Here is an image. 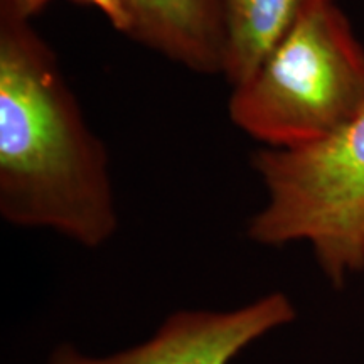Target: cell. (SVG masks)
Returning a JSON list of instances; mask_svg holds the SVG:
<instances>
[{"mask_svg":"<svg viewBox=\"0 0 364 364\" xmlns=\"http://www.w3.org/2000/svg\"><path fill=\"white\" fill-rule=\"evenodd\" d=\"M364 105V48L336 0L312 4L243 83L231 122L270 149L329 135Z\"/></svg>","mask_w":364,"mask_h":364,"instance_id":"2","label":"cell"},{"mask_svg":"<svg viewBox=\"0 0 364 364\" xmlns=\"http://www.w3.org/2000/svg\"><path fill=\"white\" fill-rule=\"evenodd\" d=\"M75 2L88 4V6L95 7L107 17L112 27L118 33L132 36L134 31V21H132L130 11L127 7L125 0H75Z\"/></svg>","mask_w":364,"mask_h":364,"instance_id":"7","label":"cell"},{"mask_svg":"<svg viewBox=\"0 0 364 364\" xmlns=\"http://www.w3.org/2000/svg\"><path fill=\"white\" fill-rule=\"evenodd\" d=\"M132 39L198 73H221L225 54L218 0H125Z\"/></svg>","mask_w":364,"mask_h":364,"instance_id":"5","label":"cell"},{"mask_svg":"<svg viewBox=\"0 0 364 364\" xmlns=\"http://www.w3.org/2000/svg\"><path fill=\"white\" fill-rule=\"evenodd\" d=\"M294 318L284 295H270L233 312H179L156 338L107 359L59 349L51 364H230L245 346Z\"/></svg>","mask_w":364,"mask_h":364,"instance_id":"4","label":"cell"},{"mask_svg":"<svg viewBox=\"0 0 364 364\" xmlns=\"http://www.w3.org/2000/svg\"><path fill=\"white\" fill-rule=\"evenodd\" d=\"M268 203L250 223L263 245L311 241L334 284L364 267V105L329 135L253 159Z\"/></svg>","mask_w":364,"mask_h":364,"instance_id":"3","label":"cell"},{"mask_svg":"<svg viewBox=\"0 0 364 364\" xmlns=\"http://www.w3.org/2000/svg\"><path fill=\"white\" fill-rule=\"evenodd\" d=\"M0 211L86 247L117 228L103 144L31 19L0 0Z\"/></svg>","mask_w":364,"mask_h":364,"instance_id":"1","label":"cell"},{"mask_svg":"<svg viewBox=\"0 0 364 364\" xmlns=\"http://www.w3.org/2000/svg\"><path fill=\"white\" fill-rule=\"evenodd\" d=\"M225 54L221 73L231 85L243 83L282 36L312 4L321 0H218Z\"/></svg>","mask_w":364,"mask_h":364,"instance_id":"6","label":"cell"},{"mask_svg":"<svg viewBox=\"0 0 364 364\" xmlns=\"http://www.w3.org/2000/svg\"><path fill=\"white\" fill-rule=\"evenodd\" d=\"M7 2L16 9L21 16L27 17V19H33L36 14L43 11L51 0H7Z\"/></svg>","mask_w":364,"mask_h":364,"instance_id":"8","label":"cell"}]
</instances>
